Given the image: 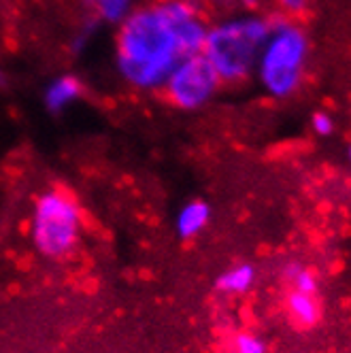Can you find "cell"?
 Listing matches in <instances>:
<instances>
[{
  "instance_id": "7",
  "label": "cell",
  "mask_w": 351,
  "mask_h": 353,
  "mask_svg": "<svg viewBox=\"0 0 351 353\" xmlns=\"http://www.w3.org/2000/svg\"><path fill=\"white\" fill-rule=\"evenodd\" d=\"M211 221V207L205 200H190L174 215V230L183 241L200 236Z\"/></svg>"
},
{
  "instance_id": "14",
  "label": "cell",
  "mask_w": 351,
  "mask_h": 353,
  "mask_svg": "<svg viewBox=\"0 0 351 353\" xmlns=\"http://www.w3.org/2000/svg\"><path fill=\"white\" fill-rule=\"evenodd\" d=\"M279 7L290 15H298V13L305 11L307 0H279Z\"/></svg>"
},
{
  "instance_id": "4",
  "label": "cell",
  "mask_w": 351,
  "mask_h": 353,
  "mask_svg": "<svg viewBox=\"0 0 351 353\" xmlns=\"http://www.w3.org/2000/svg\"><path fill=\"white\" fill-rule=\"evenodd\" d=\"M309 54L307 34L292 21H272L270 34L262 47L256 74L266 94L285 98L296 92L303 79Z\"/></svg>"
},
{
  "instance_id": "12",
  "label": "cell",
  "mask_w": 351,
  "mask_h": 353,
  "mask_svg": "<svg viewBox=\"0 0 351 353\" xmlns=\"http://www.w3.org/2000/svg\"><path fill=\"white\" fill-rule=\"evenodd\" d=\"M232 353H268V345L262 336L254 332H239L230 343Z\"/></svg>"
},
{
  "instance_id": "10",
  "label": "cell",
  "mask_w": 351,
  "mask_h": 353,
  "mask_svg": "<svg viewBox=\"0 0 351 353\" xmlns=\"http://www.w3.org/2000/svg\"><path fill=\"white\" fill-rule=\"evenodd\" d=\"M137 7V0H96L94 7L90 9L96 19L109 26H119Z\"/></svg>"
},
{
  "instance_id": "3",
  "label": "cell",
  "mask_w": 351,
  "mask_h": 353,
  "mask_svg": "<svg viewBox=\"0 0 351 353\" xmlns=\"http://www.w3.org/2000/svg\"><path fill=\"white\" fill-rule=\"evenodd\" d=\"M86 215L79 200L62 188L43 190L30 211V243L45 260H66L79 247Z\"/></svg>"
},
{
  "instance_id": "1",
  "label": "cell",
  "mask_w": 351,
  "mask_h": 353,
  "mask_svg": "<svg viewBox=\"0 0 351 353\" xmlns=\"http://www.w3.org/2000/svg\"><path fill=\"white\" fill-rule=\"evenodd\" d=\"M209 23L196 0H156L134 7L117 26L115 70L137 92H160L183 58L203 54Z\"/></svg>"
},
{
  "instance_id": "2",
  "label": "cell",
  "mask_w": 351,
  "mask_h": 353,
  "mask_svg": "<svg viewBox=\"0 0 351 353\" xmlns=\"http://www.w3.org/2000/svg\"><path fill=\"white\" fill-rule=\"evenodd\" d=\"M270 23L258 15H241L209 26L203 56L221 83H239L256 70Z\"/></svg>"
},
{
  "instance_id": "17",
  "label": "cell",
  "mask_w": 351,
  "mask_h": 353,
  "mask_svg": "<svg viewBox=\"0 0 351 353\" xmlns=\"http://www.w3.org/2000/svg\"><path fill=\"white\" fill-rule=\"evenodd\" d=\"M349 162H351V147H349Z\"/></svg>"
},
{
  "instance_id": "5",
  "label": "cell",
  "mask_w": 351,
  "mask_h": 353,
  "mask_svg": "<svg viewBox=\"0 0 351 353\" xmlns=\"http://www.w3.org/2000/svg\"><path fill=\"white\" fill-rule=\"evenodd\" d=\"M219 77L203 54L183 58L162 85L166 103L179 111H198L207 107L219 92Z\"/></svg>"
},
{
  "instance_id": "9",
  "label": "cell",
  "mask_w": 351,
  "mask_h": 353,
  "mask_svg": "<svg viewBox=\"0 0 351 353\" xmlns=\"http://www.w3.org/2000/svg\"><path fill=\"white\" fill-rule=\"evenodd\" d=\"M285 305H288V311L294 317V321L300 325H315L319 321L321 309H319V302H317L315 294H305V292L292 290L288 294Z\"/></svg>"
},
{
  "instance_id": "13",
  "label": "cell",
  "mask_w": 351,
  "mask_h": 353,
  "mask_svg": "<svg viewBox=\"0 0 351 353\" xmlns=\"http://www.w3.org/2000/svg\"><path fill=\"white\" fill-rule=\"evenodd\" d=\"M313 130L319 134V137H328L332 134L334 130V119L330 115H325V113H315L313 115Z\"/></svg>"
},
{
  "instance_id": "11",
  "label": "cell",
  "mask_w": 351,
  "mask_h": 353,
  "mask_svg": "<svg viewBox=\"0 0 351 353\" xmlns=\"http://www.w3.org/2000/svg\"><path fill=\"white\" fill-rule=\"evenodd\" d=\"M283 279L292 285V290L296 292H305V294H317L319 290V279L317 274L307 268L305 264L300 262H290L283 266Z\"/></svg>"
},
{
  "instance_id": "8",
  "label": "cell",
  "mask_w": 351,
  "mask_h": 353,
  "mask_svg": "<svg viewBox=\"0 0 351 353\" xmlns=\"http://www.w3.org/2000/svg\"><path fill=\"white\" fill-rule=\"evenodd\" d=\"M258 279V270L254 264L241 262L228 270H223L215 279V290L223 296H245L252 292Z\"/></svg>"
},
{
  "instance_id": "16",
  "label": "cell",
  "mask_w": 351,
  "mask_h": 353,
  "mask_svg": "<svg viewBox=\"0 0 351 353\" xmlns=\"http://www.w3.org/2000/svg\"><path fill=\"white\" fill-rule=\"evenodd\" d=\"M81 3H83V5H86L88 9H92V7H94V3H96V0H81Z\"/></svg>"
},
{
  "instance_id": "15",
  "label": "cell",
  "mask_w": 351,
  "mask_h": 353,
  "mask_svg": "<svg viewBox=\"0 0 351 353\" xmlns=\"http://www.w3.org/2000/svg\"><path fill=\"white\" fill-rule=\"evenodd\" d=\"M5 83H7V74L3 68H0V88H5Z\"/></svg>"
},
{
  "instance_id": "6",
  "label": "cell",
  "mask_w": 351,
  "mask_h": 353,
  "mask_svg": "<svg viewBox=\"0 0 351 353\" xmlns=\"http://www.w3.org/2000/svg\"><path fill=\"white\" fill-rule=\"evenodd\" d=\"M86 85L83 81L72 72H62L54 77L43 90V105L49 113L60 115L74 107L83 98Z\"/></svg>"
}]
</instances>
